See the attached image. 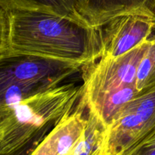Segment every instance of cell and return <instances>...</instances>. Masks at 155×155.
Returning <instances> with one entry per match:
<instances>
[{
	"mask_svg": "<svg viewBox=\"0 0 155 155\" xmlns=\"http://www.w3.org/2000/svg\"><path fill=\"white\" fill-rule=\"evenodd\" d=\"M8 14L9 50L83 66L99 58L98 29L67 17L45 12L16 11Z\"/></svg>",
	"mask_w": 155,
	"mask_h": 155,
	"instance_id": "1",
	"label": "cell"
},
{
	"mask_svg": "<svg viewBox=\"0 0 155 155\" xmlns=\"http://www.w3.org/2000/svg\"><path fill=\"white\" fill-rule=\"evenodd\" d=\"M81 68L74 62L12 50L0 53V110L64 84Z\"/></svg>",
	"mask_w": 155,
	"mask_h": 155,
	"instance_id": "2",
	"label": "cell"
},
{
	"mask_svg": "<svg viewBox=\"0 0 155 155\" xmlns=\"http://www.w3.org/2000/svg\"><path fill=\"white\" fill-rule=\"evenodd\" d=\"M155 132V85L139 93L107 127L101 155H124Z\"/></svg>",
	"mask_w": 155,
	"mask_h": 155,
	"instance_id": "3",
	"label": "cell"
},
{
	"mask_svg": "<svg viewBox=\"0 0 155 155\" xmlns=\"http://www.w3.org/2000/svg\"><path fill=\"white\" fill-rule=\"evenodd\" d=\"M148 39L120 57L101 58L84 65L86 71L83 75L82 95L87 96L101 91L136 86L137 68L147 48Z\"/></svg>",
	"mask_w": 155,
	"mask_h": 155,
	"instance_id": "4",
	"label": "cell"
},
{
	"mask_svg": "<svg viewBox=\"0 0 155 155\" xmlns=\"http://www.w3.org/2000/svg\"><path fill=\"white\" fill-rule=\"evenodd\" d=\"M100 57L114 58L126 54L153 36L155 16L128 14L117 17L98 29Z\"/></svg>",
	"mask_w": 155,
	"mask_h": 155,
	"instance_id": "5",
	"label": "cell"
},
{
	"mask_svg": "<svg viewBox=\"0 0 155 155\" xmlns=\"http://www.w3.org/2000/svg\"><path fill=\"white\" fill-rule=\"evenodd\" d=\"M78 101L75 108L64 115L39 142L35 152L39 155H74L87 121V106L80 96Z\"/></svg>",
	"mask_w": 155,
	"mask_h": 155,
	"instance_id": "6",
	"label": "cell"
},
{
	"mask_svg": "<svg viewBox=\"0 0 155 155\" xmlns=\"http://www.w3.org/2000/svg\"><path fill=\"white\" fill-rule=\"evenodd\" d=\"M77 10L89 26L99 29L128 14L155 16V0H77Z\"/></svg>",
	"mask_w": 155,
	"mask_h": 155,
	"instance_id": "7",
	"label": "cell"
},
{
	"mask_svg": "<svg viewBox=\"0 0 155 155\" xmlns=\"http://www.w3.org/2000/svg\"><path fill=\"white\" fill-rule=\"evenodd\" d=\"M138 94L136 86H130L101 91L87 96L81 93L80 98L107 129Z\"/></svg>",
	"mask_w": 155,
	"mask_h": 155,
	"instance_id": "8",
	"label": "cell"
},
{
	"mask_svg": "<svg viewBox=\"0 0 155 155\" xmlns=\"http://www.w3.org/2000/svg\"><path fill=\"white\" fill-rule=\"evenodd\" d=\"M105 132L106 127L88 108L86 128L74 155H101Z\"/></svg>",
	"mask_w": 155,
	"mask_h": 155,
	"instance_id": "9",
	"label": "cell"
},
{
	"mask_svg": "<svg viewBox=\"0 0 155 155\" xmlns=\"http://www.w3.org/2000/svg\"><path fill=\"white\" fill-rule=\"evenodd\" d=\"M155 85V34L149 38L148 45L137 68L136 86L142 93Z\"/></svg>",
	"mask_w": 155,
	"mask_h": 155,
	"instance_id": "10",
	"label": "cell"
},
{
	"mask_svg": "<svg viewBox=\"0 0 155 155\" xmlns=\"http://www.w3.org/2000/svg\"><path fill=\"white\" fill-rule=\"evenodd\" d=\"M10 19L8 12L0 8V53L9 50Z\"/></svg>",
	"mask_w": 155,
	"mask_h": 155,
	"instance_id": "11",
	"label": "cell"
},
{
	"mask_svg": "<svg viewBox=\"0 0 155 155\" xmlns=\"http://www.w3.org/2000/svg\"><path fill=\"white\" fill-rule=\"evenodd\" d=\"M124 155H155V132Z\"/></svg>",
	"mask_w": 155,
	"mask_h": 155,
	"instance_id": "12",
	"label": "cell"
},
{
	"mask_svg": "<svg viewBox=\"0 0 155 155\" xmlns=\"http://www.w3.org/2000/svg\"><path fill=\"white\" fill-rule=\"evenodd\" d=\"M42 139L43 138L35 139L33 142H30L20 149L11 151V152H3V151H0V155H30Z\"/></svg>",
	"mask_w": 155,
	"mask_h": 155,
	"instance_id": "13",
	"label": "cell"
},
{
	"mask_svg": "<svg viewBox=\"0 0 155 155\" xmlns=\"http://www.w3.org/2000/svg\"><path fill=\"white\" fill-rule=\"evenodd\" d=\"M30 155H39V154H37V153H36V152H35V151H33V152H32V153H31V154H30Z\"/></svg>",
	"mask_w": 155,
	"mask_h": 155,
	"instance_id": "14",
	"label": "cell"
},
{
	"mask_svg": "<svg viewBox=\"0 0 155 155\" xmlns=\"http://www.w3.org/2000/svg\"><path fill=\"white\" fill-rule=\"evenodd\" d=\"M1 119H2V112L1 110H0V121H1Z\"/></svg>",
	"mask_w": 155,
	"mask_h": 155,
	"instance_id": "15",
	"label": "cell"
}]
</instances>
